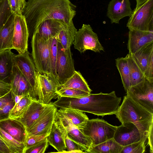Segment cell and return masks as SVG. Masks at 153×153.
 <instances>
[{
  "instance_id": "obj_1",
  "label": "cell",
  "mask_w": 153,
  "mask_h": 153,
  "mask_svg": "<svg viewBox=\"0 0 153 153\" xmlns=\"http://www.w3.org/2000/svg\"><path fill=\"white\" fill-rule=\"evenodd\" d=\"M75 6L69 0H28L22 15L25 17L29 35L45 20L55 19L69 25L76 14Z\"/></svg>"
},
{
  "instance_id": "obj_2",
  "label": "cell",
  "mask_w": 153,
  "mask_h": 153,
  "mask_svg": "<svg viewBox=\"0 0 153 153\" xmlns=\"http://www.w3.org/2000/svg\"><path fill=\"white\" fill-rule=\"evenodd\" d=\"M122 124L131 122L139 130L142 138L148 136L149 127L153 122V114L133 101L127 95L115 114Z\"/></svg>"
},
{
  "instance_id": "obj_3",
  "label": "cell",
  "mask_w": 153,
  "mask_h": 153,
  "mask_svg": "<svg viewBox=\"0 0 153 153\" xmlns=\"http://www.w3.org/2000/svg\"><path fill=\"white\" fill-rule=\"evenodd\" d=\"M117 126L99 118L88 120L79 128L95 146L113 138Z\"/></svg>"
},
{
  "instance_id": "obj_4",
  "label": "cell",
  "mask_w": 153,
  "mask_h": 153,
  "mask_svg": "<svg viewBox=\"0 0 153 153\" xmlns=\"http://www.w3.org/2000/svg\"><path fill=\"white\" fill-rule=\"evenodd\" d=\"M52 38L44 39L36 31L32 35L31 42L32 58L37 71L41 74L47 75L48 73Z\"/></svg>"
},
{
  "instance_id": "obj_5",
  "label": "cell",
  "mask_w": 153,
  "mask_h": 153,
  "mask_svg": "<svg viewBox=\"0 0 153 153\" xmlns=\"http://www.w3.org/2000/svg\"><path fill=\"white\" fill-rule=\"evenodd\" d=\"M129 30L153 32V0H148L135 7L128 20Z\"/></svg>"
},
{
  "instance_id": "obj_6",
  "label": "cell",
  "mask_w": 153,
  "mask_h": 153,
  "mask_svg": "<svg viewBox=\"0 0 153 153\" xmlns=\"http://www.w3.org/2000/svg\"><path fill=\"white\" fill-rule=\"evenodd\" d=\"M126 93L134 102L153 114V80L145 77L140 83L130 87Z\"/></svg>"
},
{
  "instance_id": "obj_7",
  "label": "cell",
  "mask_w": 153,
  "mask_h": 153,
  "mask_svg": "<svg viewBox=\"0 0 153 153\" xmlns=\"http://www.w3.org/2000/svg\"><path fill=\"white\" fill-rule=\"evenodd\" d=\"M73 44L74 48L81 53H84L87 50L99 53L104 51L97 34L88 24H83L82 27L76 31Z\"/></svg>"
},
{
  "instance_id": "obj_8",
  "label": "cell",
  "mask_w": 153,
  "mask_h": 153,
  "mask_svg": "<svg viewBox=\"0 0 153 153\" xmlns=\"http://www.w3.org/2000/svg\"><path fill=\"white\" fill-rule=\"evenodd\" d=\"M56 70L60 86L72 76L75 71L71 49L65 50L58 41Z\"/></svg>"
},
{
  "instance_id": "obj_9",
  "label": "cell",
  "mask_w": 153,
  "mask_h": 153,
  "mask_svg": "<svg viewBox=\"0 0 153 153\" xmlns=\"http://www.w3.org/2000/svg\"><path fill=\"white\" fill-rule=\"evenodd\" d=\"M56 107L52 103L48 104L33 125L27 131L28 135L49 134L55 120Z\"/></svg>"
},
{
  "instance_id": "obj_10",
  "label": "cell",
  "mask_w": 153,
  "mask_h": 153,
  "mask_svg": "<svg viewBox=\"0 0 153 153\" xmlns=\"http://www.w3.org/2000/svg\"><path fill=\"white\" fill-rule=\"evenodd\" d=\"M29 33L26 20L22 15H14L13 38V49L19 53L27 50Z\"/></svg>"
},
{
  "instance_id": "obj_11",
  "label": "cell",
  "mask_w": 153,
  "mask_h": 153,
  "mask_svg": "<svg viewBox=\"0 0 153 153\" xmlns=\"http://www.w3.org/2000/svg\"><path fill=\"white\" fill-rule=\"evenodd\" d=\"M13 61L14 65L18 68L37 93L36 82L37 70L28 50L22 53L17 55L14 54Z\"/></svg>"
},
{
  "instance_id": "obj_12",
  "label": "cell",
  "mask_w": 153,
  "mask_h": 153,
  "mask_svg": "<svg viewBox=\"0 0 153 153\" xmlns=\"http://www.w3.org/2000/svg\"><path fill=\"white\" fill-rule=\"evenodd\" d=\"M11 85V94L13 96L24 95L29 96L33 100H38L37 92L18 68L14 65Z\"/></svg>"
},
{
  "instance_id": "obj_13",
  "label": "cell",
  "mask_w": 153,
  "mask_h": 153,
  "mask_svg": "<svg viewBox=\"0 0 153 153\" xmlns=\"http://www.w3.org/2000/svg\"><path fill=\"white\" fill-rule=\"evenodd\" d=\"M36 86L38 101L45 104L51 103L55 97H58L57 93L58 87L49 79L45 74H41L37 71Z\"/></svg>"
},
{
  "instance_id": "obj_14",
  "label": "cell",
  "mask_w": 153,
  "mask_h": 153,
  "mask_svg": "<svg viewBox=\"0 0 153 153\" xmlns=\"http://www.w3.org/2000/svg\"><path fill=\"white\" fill-rule=\"evenodd\" d=\"M142 137L136 126L131 122H126L117 126L113 139L118 144L125 146L139 141Z\"/></svg>"
},
{
  "instance_id": "obj_15",
  "label": "cell",
  "mask_w": 153,
  "mask_h": 153,
  "mask_svg": "<svg viewBox=\"0 0 153 153\" xmlns=\"http://www.w3.org/2000/svg\"><path fill=\"white\" fill-rule=\"evenodd\" d=\"M133 12L129 0H111L108 6L106 16L111 23L119 24L121 19L130 17Z\"/></svg>"
},
{
  "instance_id": "obj_16",
  "label": "cell",
  "mask_w": 153,
  "mask_h": 153,
  "mask_svg": "<svg viewBox=\"0 0 153 153\" xmlns=\"http://www.w3.org/2000/svg\"><path fill=\"white\" fill-rule=\"evenodd\" d=\"M152 42H153V32L129 30L127 43L129 53H134L143 46Z\"/></svg>"
},
{
  "instance_id": "obj_17",
  "label": "cell",
  "mask_w": 153,
  "mask_h": 153,
  "mask_svg": "<svg viewBox=\"0 0 153 153\" xmlns=\"http://www.w3.org/2000/svg\"><path fill=\"white\" fill-rule=\"evenodd\" d=\"M65 130L56 114L50 132L47 137L48 143L59 153H65Z\"/></svg>"
},
{
  "instance_id": "obj_18",
  "label": "cell",
  "mask_w": 153,
  "mask_h": 153,
  "mask_svg": "<svg viewBox=\"0 0 153 153\" xmlns=\"http://www.w3.org/2000/svg\"><path fill=\"white\" fill-rule=\"evenodd\" d=\"M56 115L60 119L68 137L83 147L85 153L92 145L90 139L69 120L57 114Z\"/></svg>"
},
{
  "instance_id": "obj_19",
  "label": "cell",
  "mask_w": 153,
  "mask_h": 153,
  "mask_svg": "<svg viewBox=\"0 0 153 153\" xmlns=\"http://www.w3.org/2000/svg\"><path fill=\"white\" fill-rule=\"evenodd\" d=\"M67 25L60 20L48 19L42 22L34 31L36 32L42 39L48 40L56 37L59 32Z\"/></svg>"
},
{
  "instance_id": "obj_20",
  "label": "cell",
  "mask_w": 153,
  "mask_h": 153,
  "mask_svg": "<svg viewBox=\"0 0 153 153\" xmlns=\"http://www.w3.org/2000/svg\"><path fill=\"white\" fill-rule=\"evenodd\" d=\"M48 105L38 100H33L25 112L16 120L22 124L27 131L36 121Z\"/></svg>"
},
{
  "instance_id": "obj_21",
  "label": "cell",
  "mask_w": 153,
  "mask_h": 153,
  "mask_svg": "<svg viewBox=\"0 0 153 153\" xmlns=\"http://www.w3.org/2000/svg\"><path fill=\"white\" fill-rule=\"evenodd\" d=\"M14 54L10 49L0 51V81L10 85L13 77Z\"/></svg>"
},
{
  "instance_id": "obj_22",
  "label": "cell",
  "mask_w": 153,
  "mask_h": 153,
  "mask_svg": "<svg viewBox=\"0 0 153 153\" xmlns=\"http://www.w3.org/2000/svg\"><path fill=\"white\" fill-rule=\"evenodd\" d=\"M0 127L14 139L24 143L27 132L19 121L9 118L1 120H0Z\"/></svg>"
},
{
  "instance_id": "obj_23",
  "label": "cell",
  "mask_w": 153,
  "mask_h": 153,
  "mask_svg": "<svg viewBox=\"0 0 153 153\" xmlns=\"http://www.w3.org/2000/svg\"><path fill=\"white\" fill-rule=\"evenodd\" d=\"M14 17L12 14L0 28V51L13 49Z\"/></svg>"
},
{
  "instance_id": "obj_24",
  "label": "cell",
  "mask_w": 153,
  "mask_h": 153,
  "mask_svg": "<svg viewBox=\"0 0 153 153\" xmlns=\"http://www.w3.org/2000/svg\"><path fill=\"white\" fill-rule=\"evenodd\" d=\"M74 89L91 93V90L81 73L75 71L73 75L59 88L57 92L58 94L68 89Z\"/></svg>"
},
{
  "instance_id": "obj_25",
  "label": "cell",
  "mask_w": 153,
  "mask_h": 153,
  "mask_svg": "<svg viewBox=\"0 0 153 153\" xmlns=\"http://www.w3.org/2000/svg\"><path fill=\"white\" fill-rule=\"evenodd\" d=\"M56 114L68 119L79 129L89 119L83 112L74 109L61 108L57 110Z\"/></svg>"
},
{
  "instance_id": "obj_26",
  "label": "cell",
  "mask_w": 153,
  "mask_h": 153,
  "mask_svg": "<svg viewBox=\"0 0 153 153\" xmlns=\"http://www.w3.org/2000/svg\"><path fill=\"white\" fill-rule=\"evenodd\" d=\"M58 42V40L56 37L52 38L51 47L48 73L46 75L49 79L57 86L58 89L60 85L58 82L56 70Z\"/></svg>"
},
{
  "instance_id": "obj_27",
  "label": "cell",
  "mask_w": 153,
  "mask_h": 153,
  "mask_svg": "<svg viewBox=\"0 0 153 153\" xmlns=\"http://www.w3.org/2000/svg\"><path fill=\"white\" fill-rule=\"evenodd\" d=\"M153 53V42L143 46L137 52L131 54L139 68L144 74L150 57Z\"/></svg>"
},
{
  "instance_id": "obj_28",
  "label": "cell",
  "mask_w": 153,
  "mask_h": 153,
  "mask_svg": "<svg viewBox=\"0 0 153 153\" xmlns=\"http://www.w3.org/2000/svg\"><path fill=\"white\" fill-rule=\"evenodd\" d=\"M123 147L113 138L98 145L92 146L85 153H121Z\"/></svg>"
},
{
  "instance_id": "obj_29",
  "label": "cell",
  "mask_w": 153,
  "mask_h": 153,
  "mask_svg": "<svg viewBox=\"0 0 153 153\" xmlns=\"http://www.w3.org/2000/svg\"><path fill=\"white\" fill-rule=\"evenodd\" d=\"M77 31L72 22L59 33L56 37L65 50L71 49V46L73 44L75 35Z\"/></svg>"
},
{
  "instance_id": "obj_30",
  "label": "cell",
  "mask_w": 153,
  "mask_h": 153,
  "mask_svg": "<svg viewBox=\"0 0 153 153\" xmlns=\"http://www.w3.org/2000/svg\"><path fill=\"white\" fill-rule=\"evenodd\" d=\"M0 139L7 146L11 153H24L25 149L24 143L14 139L0 127Z\"/></svg>"
},
{
  "instance_id": "obj_31",
  "label": "cell",
  "mask_w": 153,
  "mask_h": 153,
  "mask_svg": "<svg viewBox=\"0 0 153 153\" xmlns=\"http://www.w3.org/2000/svg\"><path fill=\"white\" fill-rule=\"evenodd\" d=\"M116 66L120 73L122 83L126 92L131 87L130 71L126 58H118L115 59Z\"/></svg>"
},
{
  "instance_id": "obj_32",
  "label": "cell",
  "mask_w": 153,
  "mask_h": 153,
  "mask_svg": "<svg viewBox=\"0 0 153 153\" xmlns=\"http://www.w3.org/2000/svg\"><path fill=\"white\" fill-rule=\"evenodd\" d=\"M125 57L127 60L129 68L130 82L131 86L140 83L143 80L145 77L130 53H129Z\"/></svg>"
},
{
  "instance_id": "obj_33",
  "label": "cell",
  "mask_w": 153,
  "mask_h": 153,
  "mask_svg": "<svg viewBox=\"0 0 153 153\" xmlns=\"http://www.w3.org/2000/svg\"><path fill=\"white\" fill-rule=\"evenodd\" d=\"M33 99L28 96H25L21 101L16 105L10 111L8 118L16 120L19 118L25 112Z\"/></svg>"
},
{
  "instance_id": "obj_34",
  "label": "cell",
  "mask_w": 153,
  "mask_h": 153,
  "mask_svg": "<svg viewBox=\"0 0 153 153\" xmlns=\"http://www.w3.org/2000/svg\"><path fill=\"white\" fill-rule=\"evenodd\" d=\"M147 137V136H144L138 141L123 146L121 153H144Z\"/></svg>"
},
{
  "instance_id": "obj_35",
  "label": "cell",
  "mask_w": 153,
  "mask_h": 153,
  "mask_svg": "<svg viewBox=\"0 0 153 153\" xmlns=\"http://www.w3.org/2000/svg\"><path fill=\"white\" fill-rule=\"evenodd\" d=\"M49 134H45L40 135H29L26 134L24 142L25 147V151L27 149L45 140L46 139Z\"/></svg>"
},
{
  "instance_id": "obj_36",
  "label": "cell",
  "mask_w": 153,
  "mask_h": 153,
  "mask_svg": "<svg viewBox=\"0 0 153 153\" xmlns=\"http://www.w3.org/2000/svg\"><path fill=\"white\" fill-rule=\"evenodd\" d=\"M65 141L66 147L65 153H84L85 149L79 144L69 138L65 131Z\"/></svg>"
},
{
  "instance_id": "obj_37",
  "label": "cell",
  "mask_w": 153,
  "mask_h": 153,
  "mask_svg": "<svg viewBox=\"0 0 153 153\" xmlns=\"http://www.w3.org/2000/svg\"><path fill=\"white\" fill-rule=\"evenodd\" d=\"M11 13L14 15H22L26 5L25 0H7Z\"/></svg>"
},
{
  "instance_id": "obj_38",
  "label": "cell",
  "mask_w": 153,
  "mask_h": 153,
  "mask_svg": "<svg viewBox=\"0 0 153 153\" xmlns=\"http://www.w3.org/2000/svg\"><path fill=\"white\" fill-rule=\"evenodd\" d=\"M7 0H0V28L12 14Z\"/></svg>"
},
{
  "instance_id": "obj_39",
  "label": "cell",
  "mask_w": 153,
  "mask_h": 153,
  "mask_svg": "<svg viewBox=\"0 0 153 153\" xmlns=\"http://www.w3.org/2000/svg\"><path fill=\"white\" fill-rule=\"evenodd\" d=\"M90 93L82 90L74 89H68L58 94V97H79L85 96Z\"/></svg>"
},
{
  "instance_id": "obj_40",
  "label": "cell",
  "mask_w": 153,
  "mask_h": 153,
  "mask_svg": "<svg viewBox=\"0 0 153 153\" xmlns=\"http://www.w3.org/2000/svg\"><path fill=\"white\" fill-rule=\"evenodd\" d=\"M11 96V98L0 109V120L8 118L10 111L15 105L14 97L12 94Z\"/></svg>"
},
{
  "instance_id": "obj_41",
  "label": "cell",
  "mask_w": 153,
  "mask_h": 153,
  "mask_svg": "<svg viewBox=\"0 0 153 153\" xmlns=\"http://www.w3.org/2000/svg\"><path fill=\"white\" fill-rule=\"evenodd\" d=\"M47 138L40 143L26 149L24 153H44L48 146Z\"/></svg>"
},
{
  "instance_id": "obj_42",
  "label": "cell",
  "mask_w": 153,
  "mask_h": 153,
  "mask_svg": "<svg viewBox=\"0 0 153 153\" xmlns=\"http://www.w3.org/2000/svg\"><path fill=\"white\" fill-rule=\"evenodd\" d=\"M144 75L145 77L153 80V53L151 56Z\"/></svg>"
},
{
  "instance_id": "obj_43",
  "label": "cell",
  "mask_w": 153,
  "mask_h": 153,
  "mask_svg": "<svg viewBox=\"0 0 153 153\" xmlns=\"http://www.w3.org/2000/svg\"><path fill=\"white\" fill-rule=\"evenodd\" d=\"M11 90V85L0 81V97L8 94Z\"/></svg>"
},
{
  "instance_id": "obj_44",
  "label": "cell",
  "mask_w": 153,
  "mask_h": 153,
  "mask_svg": "<svg viewBox=\"0 0 153 153\" xmlns=\"http://www.w3.org/2000/svg\"><path fill=\"white\" fill-rule=\"evenodd\" d=\"M153 122L150 125L148 134L147 138L148 139V144L150 147V152L153 153Z\"/></svg>"
},
{
  "instance_id": "obj_45",
  "label": "cell",
  "mask_w": 153,
  "mask_h": 153,
  "mask_svg": "<svg viewBox=\"0 0 153 153\" xmlns=\"http://www.w3.org/2000/svg\"><path fill=\"white\" fill-rule=\"evenodd\" d=\"M11 90L4 97H0V109L6 104L8 101L11 97Z\"/></svg>"
},
{
  "instance_id": "obj_46",
  "label": "cell",
  "mask_w": 153,
  "mask_h": 153,
  "mask_svg": "<svg viewBox=\"0 0 153 153\" xmlns=\"http://www.w3.org/2000/svg\"><path fill=\"white\" fill-rule=\"evenodd\" d=\"M0 153H11L7 146L0 139Z\"/></svg>"
},
{
  "instance_id": "obj_47",
  "label": "cell",
  "mask_w": 153,
  "mask_h": 153,
  "mask_svg": "<svg viewBox=\"0 0 153 153\" xmlns=\"http://www.w3.org/2000/svg\"><path fill=\"white\" fill-rule=\"evenodd\" d=\"M25 95H16L14 97L15 105L19 102Z\"/></svg>"
},
{
  "instance_id": "obj_48",
  "label": "cell",
  "mask_w": 153,
  "mask_h": 153,
  "mask_svg": "<svg viewBox=\"0 0 153 153\" xmlns=\"http://www.w3.org/2000/svg\"><path fill=\"white\" fill-rule=\"evenodd\" d=\"M136 2L135 7H137L143 4L148 0H135Z\"/></svg>"
}]
</instances>
